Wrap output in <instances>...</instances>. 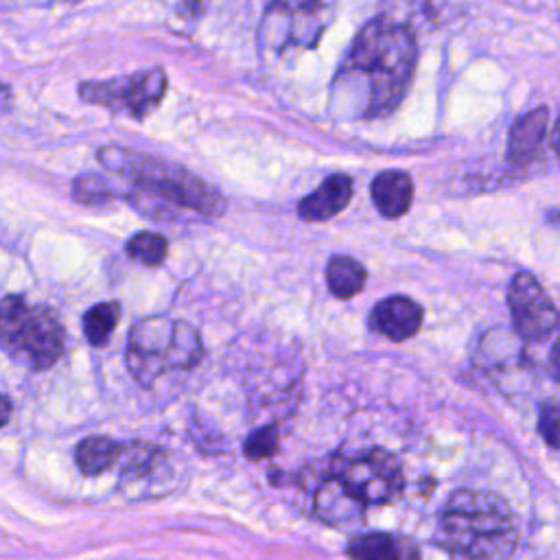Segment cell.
Instances as JSON below:
<instances>
[{"label": "cell", "mask_w": 560, "mask_h": 560, "mask_svg": "<svg viewBox=\"0 0 560 560\" xmlns=\"http://www.w3.org/2000/svg\"><path fill=\"white\" fill-rule=\"evenodd\" d=\"M416 61L418 44L409 24L383 15L370 20L330 81V112L350 120L389 116L411 85Z\"/></svg>", "instance_id": "6da1fadb"}, {"label": "cell", "mask_w": 560, "mask_h": 560, "mask_svg": "<svg viewBox=\"0 0 560 560\" xmlns=\"http://www.w3.org/2000/svg\"><path fill=\"white\" fill-rule=\"evenodd\" d=\"M442 545L453 560H508L516 547L510 505L486 490L453 492L442 512Z\"/></svg>", "instance_id": "7a4b0ae2"}, {"label": "cell", "mask_w": 560, "mask_h": 560, "mask_svg": "<svg viewBox=\"0 0 560 560\" xmlns=\"http://www.w3.org/2000/svg\"><path fill=\"white\" fill-rule=\"evenodd\" d=\"M96 158L105 171L125 177L138 195L197 212L206 219L221 217L225 210V199L214 186L175 162L125 147H101Z\"/></svg>", "instance_id": "3957f363"}, {"label": "cell", "mask_w": 560, "mask_h": 560, "mask_svg": "<svg viewBox=\"0 0 560 560\" xmlns=\"http://www.w3.org/2000/svg\"><path fill=\"white\" fill-rule=\"evenodd\" d=\"M63 326L57 313L42 304H28L24 295L0 300V348L9 359L31 372H44L63 352Z\"/></svg>", "instance_id": "277c9868"}, {"label": "cell", "mask_w": 560, "mask_h": 560, "mask_svg": "<svg viewBox=\"0 0 560 560\" xmlns=\"http://www.w3.org/2000/svg\"><path fill=\"white\" fill-rule=\"evenodd\" d=\"M201 352V337L188 322L144 317L129 332L127 365L138 383L151 385L168 370H190Z\"/></svg>", "instance_id": "5b68a950"}, {"label": "cell", "mask_w": 560, "mask_h": 560, "mask_svg": "<svg viewBox=\"0 0 560 560\" xmlns=\"http://www.w3.org/2000/svg\"><path fill=\"white\" fill-rule=\"evenodd\" d=\"M339 0H271L260 24V37L271 48H304L319 44L335 20Z\"/></svg>", "instance_id": "8992f818"}, {"label": "cell", "mask_w": 560, "mask_h": 560, "mask_svg": "<svg viewBox=\"0 0 560 560\" xmlns=\"http://www.w3.org/2000/svg\"><path fill=\"white\" fill-rule=\"evenodd\" d=\"M166 94V74L162 68H149L105 81L79 83V96L88 103L109 107L136 120L147 118Z\"/></svg>", "instance_id": "52a82bcc"}, {"label": "cell", "mask_w": 560, "mask_h": 560, "mask_svg": "<svg viewBox=\"0 0 560 560\" xmlns=\"http://www.w3.org/2000/svg\"><path fill=\"white\" fill-rule=\"evenodd\" d=\"M335 479L361 508L389 503L402 488V470L396 457L381 448L350 457L339 466Z\"/></svg>", "instance_id": "ba28073f"}, {"label": "cell", "mask_w": 560, "mask_h": 560, "mask_svg": "<svg viewBox=\"0 0 560 560\" xmlns=\"http://www.w3.org/2000/svg\"><path fill=\"white\" fill-rule=\"evenodd\" d=\"M514 326L525 339H542L558 324V311L542 284L529 271H518L508 289Z\"/></svg>", "instance_id": "9c48e42d"}, {"label": "cell", "mask_w": 560, "mask_h": 560, "mask_svg": "<svg viewBox=\"0 0 560 560\" xmlns=\"http://www.w3.org/2000/svg\"><path fill=\"white\" fill-rule=\"evenodd\" d=\"M549 125V109L545 105L518 116L508 133V164L516 171L529 168L542 158Z\"/></svg>", "instance_id": "30bf717a"}, {"label": "cell", "mask_w": 560, "mask_h": 560, "mask_svg": "<svg viewBox=\"0 0 560 560\" xmlns=\"http://www.w3.org/2000/svg\"><path fill=\"white\" fill-rule=\"evenodd\" d=\"M422 306L407 295H392L381 300L372 315L370 326L392 341H405L420 330Z\"/></svg>", "instance_id": "8fae6325"}, {"label": "cell", "mask_w": 560, "mask_h": 560, "mask_svg": "<svg viewBox=\"0 0 560 560\" xmlns=\"http://www.w3.org/2000/svg\"><path fill=\"white\" fill-rule=\"evenodd\" d=\"M352 188L354 186L348 175H328L311 195L298 203V214L304 221H328L350 203Z\"/></svg>", "instance_id": "7c38bea8"}, {"label": "cell", "mask_w": 560, "mask_h": 560, "mask_svg": "<svg viewBox=\"0 0 560 560\" xmlns=\"http://www.w3.org/2000/svg\"><path fill=\"white\" fill-rule=\"evenodd\" d=\"M370 195L385 219H398L413 201V182L405 171H383L372 179Z\"/></svg>", "instance_id": "4fadbf2b"}, {"label": "cell", "mask_w": 560, "mask_h": 560, "mask_svg": "<svg viewBox=\"0 0 560 560\" xmlns=\"http://www.w3.org/2000/svg\"><path fill=\"white\" fill-rule=\"evenodd\" d=\"M409 542L385 532H372L354 536L348 542V556L352 560H409L413 549L405 551Z\"/></svg>", "instance_id": "5bb4252c"}, {"label": "cell", "mask_w": 560, "mask_h": 560, "mask_svg": "<svg viewBox=\"0 0 560 560\" xmlns=\"http://www.w3.org/2000/svg\"><path fill=\"white\" fill-rule=\"evenodd\" d=\"M120 453H122V446L116 440L107 435H90L79 442L74 451V459L83 475L94 477L109 470L120 459Z\"/></svg>", "instance_id": "9a60e30c"}, {"label": "cell", "mask_w": 560, "mask_h": 560, "mask_svg": "<svg viewBox=\"0 0 560 560\" xmlns=\"http://www.w3.org/2000/svg\"><path fill=\"white\" fill-rule=\"evenodd\" d=\"M326 282L335 298H352L365 284V269L350 256H332L326 265Z\"/></svg>", "instance_id": "2e32d148"}, {"label": "cell", "mask_w": 560, "mask_h": 560, "mask_svg": "<svg viewBox=\"0 0 560 560\" xmlns=\"http://www.w3.org/2000/svg\"><path fill=\"white\" fill-rule=\"evenodd\" d=\"M315 508L322 514V518H326L330 523L352 518L363 510L359 503H354L343 492V488L337 483V479H330L319 488V492L315 497Z\"/></svg>", "instance_id": "e0dca14e"}, {"label": "cell", "mask_w": 560, "mask_h": 560, "mask_svg": "<svg viewBox=\"0 0 560 560\" xmlns=\"http://www.w3.org/2000/svg\"><path fill=\"white\" fill-rule=\"evenodd\" d=\"M120 319L118 302H98L83 315V335L92 346H103Z\"/></svg>", "instance_id": "ac0fdd59"}, {"label": "cell", "mask_w": 560, "mask_h": 560, "mask_svg": "<svg viewBox=\"0 0 560 560\" xmlns=\"http://www.w3.org/2000/svg\"><path fill=\"white\" fill-rule=\"evenodd\" d=\"M127 254L131 260L155 267L168 254V241L158 232H138L127 241Z\"/></svg>", "instance_id": "d6986e66"}, {"label": "cell", "mask_w": 560, "mask_h": 560, "mask_svg": "<svg viewBox=\"0 0 560 560\" xmlns=\"http://www.w3.org/2000/svg\"><path fill=\"white\" fill-rule=\"evenodd\" d=\"M72 195L81 203H103L114 197L112 186L107 184L105 177L96 173H85L72 182Z\"/></svg>", "instance_id": "ffe728a7"}, {"label": "cell", "mask_w": 560, "mask_h": 560, "mask_svg": "<svg viewBox=\"0 0 560 560\" xmlns=\"http://www.w3.org/2000/svg\"><path fill=\"white\" fill-rule=\"evenodd\" d=\"M276 448H278V431L273 427H262V429L254 431L243 444V453L252 462L271 457L276 453Z\"/></svg>", "instance_id": "44dd1931"}, {"label": "cell", "mask_w": 560, "mask_h": 560, "mask_svg": "<svg viewBox=\"0 0 560 560\" xmlns=\"http://www.w3.org/2000/svg\"><path fill=\"white\" fill-rule=\"evenodd\" d=\"M538 429H540V435L547 440V444L551 448H556L558 446V409H556V405H545L540 409Z\"/></svg>", "instance_id": "7402d4cb"}, {"label": "cell", "mask_w": 560, "mask_h": 560, "mask_svg": "<svg viewBox=\"0 0 560 560\" xmlns=\"http://www.w3.org/2000/svg\"><path fill=\"white\" fill-rule=\"evenodd\" d=\"M11 418V400L0 394V427H4Z\"/></svg>", "instance_id": "603a6c76"}, {"label": "cell", "mask_w": 560, "mask_h": 560, "mask_svg": "<svg viewBox=\"0 0 560 560\" xmlns=\"http://www.w3.org/2000/svg\"><path fill=\"white\" fill-rule=\"evenodd\" d=\"M70 2H77V0H70Z\"/></svg>", "instance_id": "cb8c5ba5"}]
</instances>
